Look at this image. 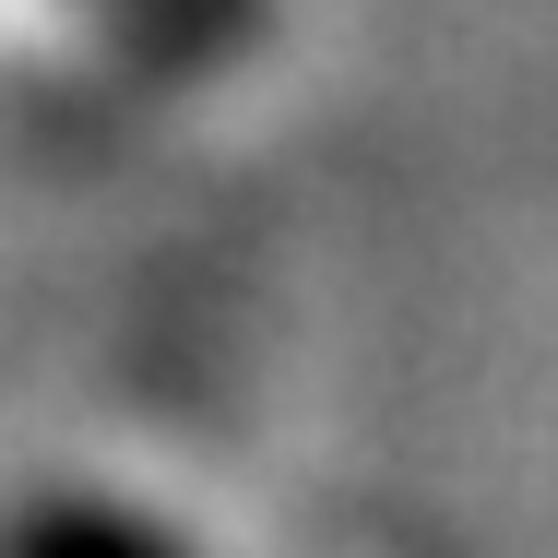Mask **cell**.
Instances as JSON below:
<instances>
[{
  "label": "cell",
  "mask_w": 558,
  "mask_h": 558,
  "mask_svg": "<svg viewBox=\"0 0 558 558\" xmlns=\"http://www.w3.org/2000/svg\"><path fill=\"white\" fill-rule=\"evenodd\" d=\"M0 558H203V547H179L155 511L96 499V487H24L0 511Z\"/></svg>",
  "instance_id": "6da1fadb"
},
{
  "label": "cell",
  "mask_w": 558,
  "mask_h": 558,
  "mask_svg": "<svg viewBox=\"0 0 558 558\" xmlns=\"http://www.w3.org/2000/svg\"><path fill=\"white\" fill-rule=\"evenodd\" d=\"M96 12L119 24V48L155 60V72H226L274 24V0H96Z\"/></svg>",
  "instance_id": "7a4b0ae2"
}]
</instances>
